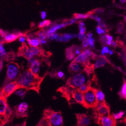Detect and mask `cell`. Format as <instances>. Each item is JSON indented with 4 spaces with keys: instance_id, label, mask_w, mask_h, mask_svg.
I'll list each match as a JSON object with an SVG mask.
<instances>
[{
    "instance_id": "cell-1",
    "label": "cell",
    "mask_w": 126,
    "mask_h": 126,
    "mask_svg": "<svg viewBox=\"0 0 126 126\" xmlns=\"http://www.w3.org/2000/svg\"><path fill=\"white\" fill-rule=\"evenodd\" d=\"M43 80V78L33 73L29 69L22 72L19 75L16 81L21 88L39 92L40 85Z\"/></svg>"
},
{
    "instance_id": "cell-2",
    "label": "cell",
    "mask_w": 126,
    "mask_h": 126,
    "mask_svg": "<svg viewBox=\"0 0 126 126\" xmlns=\"http://www.w3.org/2000/svg\"><path fill=\"white\" fill-rule=\"evenodd\" d=\"M40 124L41 125L61 126L63 124V118L61 112L46 110L44 112L43 118Z\"/></svg>"
},
{
    "instance_id": "cell-3",
    "label": "cell",
    "mask_w": 126,
    "mask_h": 126,
    "mask_svg": "<svg viewBox=\"0 0 126 126\" xmlns=\"http://www.w3.org/2000/svg\"><path fill=\"white\" fill-rule=\"evenodd\" d=\"M18 55L30 59L35 56H48V54L47 53H46L44 50L40 48L33 46L28 47L26 44L24 43L19 49Z\"/></svg>"
},
{
    "instance_id": "cell-4",
    "label": "cell",
    "mask_w": 126,
    "mask_h": 126,
    "mask_svg": "<svg viewBox=\"0 0 126 126\" xmlns=\"http://www.w3.org/2000/svg\"><path fill=\"white\" fill-rule=\"evenodd\" d=\"M87 75L86 71L78 73L73 75L67 81V85L72 88H78L81 85L86 83L87 81Z\"/></svg>"
},
{
    "instance_id": "cell-5",
    "label": "cell",
    "mask_w": 126,
    "mask_h": 126,
    "mask_svg": "<svg viewBox=\"0 0 126 126\" xmlns=\"http://www.w3.org/2000/svg\"><path fill=\"white\" fill-rule=\"evenodd\" d=\"M95 90V89L91 87L83 93V106L84 107L86 108H95L97 106L98 102L96 97Z\"/></svg>"
},
{
    "instance_id": "cell-6",
    "label": "cell",
    "mask_w": 126,
    "mask_h": 126,
    "mask_svg": "<svg viewBox=\"0 0 126 126\" xmlns=\"http://www.w3.org/2000/svg\"><path fill=\"white\" fill-rule=\"evenodd\" d=\"M19 74V66L15 62H11L7 65V80L13 81L17 79Z\"/></svg>"
},
{
    "instance_id": "cell-7",
    "label": "cell",
    "mask_w": 126,
    "mask_h": 126,
    "mask_svg": "<svg viewBox=\"0 0 126 126\" xmlns=\"http://www.w3.org/2000/svg\"><path fill=\"white\" fill-rule=\"evenodd\" d=\"M19 88H20V87L16 81L8 82L2 89L1 91V96L7 98L11 94L15 92Z\"/></svg>"
},
{
    "instance_id": "cell-8",
    "label": "cell",
    "mask_w": 126,
    "mask_h": 126,
    "mask_svg": "<svg viewBox=\"0 0 126 126\" xmlns=\"http://www.w3.org/2000/svg\"><path fill=\"white\" fill-rule=\"evenodd\" d=\"M95 109V115L97 117V120L100 117L110 115V108L105 102L98 103Z\"/></svg>"
},
{
    "instance_id": "cell-9",
    "label": "cell",
    "mask_w": 126,
    "mask_h": 126,
    "mask_svg": "<svg viewBox=\"0 0 126 126\" xmlns=\"http://www.w3.org/2000/svg\"><path fill=\"white\" fill-rule=\"evenodd\" d=\"M97 122L99 125L104 126H114L116 125V119L113 116L110 115L99 117Z\"/></svg>"
},
{
    "instance_id": "cell-10",
    "label": "cell",
    "mask_w": 126,
    "mask_h": 126,
    "mask_svg": "<svg viewBox=\"0 0 126 126\" xmlns=\"http://www.w3.org/2000/svg\"><path fill=\"white\" fill-rule=\"evenodd\" d=\"M78 62L72 61L71 63L69 66V70L72 73H78L84 70V67L83 65Z\"/></svg>"
},
{
    "instance_id": "cell-11",
    "label": "cell",
    "mask_w": 126,
    "mask_h": 126,
    "mask_svg": "<svg viewBox=\"0 0 126 126\" xmlns=\"http://www.w3.org/2000/svg\"><path fill=\"white\" fill-rule=\"evenodd\" d=\"M71 94L73 98L75 100V102L83 106L84 96L83 93L78 90L77 91H73L71 93Z\"/></svg>"
},
{
    "instance_id": "cell-12",
    "label": "cell",
    "mask_w": 126,
    "mask_h": 126,
    "mask_svg": "<svg viewBox=\"0 0 126 126\" xmlns=\"http://www.w3.org/2000/svg\"><path fill=\"white\" fill-rule=\"evenodd\" d=\"M28 105L26 103H21L17 108L16 114L19 116H21L22 117H24V115H26V111L28 110Z\"/></svg>"
},
{
    "instance_id": "cell-13",
    "label": "cell",
    "mask_w": 126,
    "mask_h": 126,
    "mask_svg": "<svg viewBox=\"0 0 126 126\" xmlns=\"http://www.w3.org/2000/svg\"><path fill=\"white\" fill-rule=\"evenodd\" d=\"M77 117L79 126H86L90 124V120L86 115L77 114Z\"/></svg>"
},
{
    "instance_id": "cell-14",
    "label": "cell",
    "mask_w": 126,
    "mask_h": 126,
    "mask_svg": "<svg viewBox=\"0 0 126 126\" xmlns=\"http://www.w3.org/2000/svg\"><path fill=\"white\" fill-rule=\"evenodd\" d=\"M25 36L23 33H12V34H8L4 37V41L6 42L10 43L16 40L18 38L22 36Z\"/></svg>"
},
{
    "instance_id": "cell-15",
    "label": "cell",
    "mask_w": 126,
    "mask_h": 126,
    "mask_svg": "<svg viewBox=\"0 0 126 126\" xmlns=\"http://www.w3.org/2000/svg\"><path fill=\"white\" fill-rule=\"evenodd\" d=\"M41 62L38 60L35 59L34 61H33L32 63L31 64L30 67L29 69L34 74H38V73L39 72L40 68V65H41Z\"/></svg>"
},
{
    "instance_id": "cell-16",
    "label": "cell",
    "mask_w": 126,
    "mask_h": 126,
    "mask_svg": "<svg viewBox=\"0 0 126 126\" xmlns=\"http://www.w3.org/2000/svg\"><path fill=\"white\" fill-rule=\"evenodd\" d=\"M75 46H72L66 49L65 55L66 59L68 60H71L75 58L76 54L75 53Z\"/></svg>"
},
{
    "instance_id": "cell-17",
    "label": "cell",
    "mask_w": 126,
    "mask_h": 126,
    "mask_svg": "<svg viewBox=\"0 0 126 126\" xmlns=\"http://www.w3.org/2000/svg\"><path fill=\"white\" fill-rule=\"evenodd\" d=\"M107 62V59L103 56H99L96 58L95 63L94 64V68H97L103 67L105 65L106 63Z\"/></svg>"
},
{
    "instance_id": "cell-18",
    "label": "cell",
    "mask_w": 126,
    "mask_h": 126,
    "mask_svg": "<svg viewBox=\"0 0 126 126\" xmlns=\"http://www.w3.org/2000/svg\"><path fill=\"white\" fill-rule=\"evenodd\" d=\"M68 25V24L67 23V22H65L63 23L60 24H57L54 25V26H52V27L50 28L48 31H47V33L48 34H53L56 31H57L59 29H60L62 28L65 27L66 26Z\"/></svg>"
},
{
    "instance_id": "cell-19",
    "label": "cell",
    "mask_w": 126,
    "mask_h": 126,
    "mask_svg": "<svg viewBox=\"0 0 126 126\" xmlns=\"http://www.w3.org/2000/svg\"><path fill=\"white\" fill-rule=\"evenodd\" d=\"M8 105L7 103L6 98L1 96V99H0V114H1V116H3L5 114Z\"/></svg>"
},
{
    "instance_id": "cell-20",
    "label": "cell",
    "mask_w": 126,
    "mask_h": 126,
    "mask_svg": "<svg viewBox=\"0 0 126 126\" xmlns=\"http://www.w3.org/2000/svg\"><path fill=\"white\" fill-rule=\"evenodd\" d=\"M95 94L98 103H103L105 101V94H104L100 91L95 89Z\"/></svg>"
},
{
    "instance_id": "cell-21",
    "label": "cell",
    "mask_w": 126,
    "mask_h": 126,
    "mask_svg": "<svg viewBox=\"0 0 126 126\" xmlns=\"http://www.w3.org/2000/svg\"><path fill=\"white\" fill-rule=\"evenodd\" d=\"M93 13V12H89L86 14H75L74 15V18L77 19H86L90 17V16Z\"/></svg>"
},
{
    "instance_id": "cell-22",
    "label": "cell",
    "mask_w": 126,
    "mask_h": 126,
    "mask_svg": "<svg viewBox=\"0 0 126 126\" xmlns=\"http://www.w3.org/2000/svg\"><path fill=\"white\" fill-rule=\"evenodd\" d=\"M26 90L24 88H19L17 90H16L15 92L16 95L20 96L21 98H24L26 94Z\"/></svg>"
},
{
    "instance_id": "cell-23",
    "label": "cell",
    "mask_w": 126,
    "mask_h": 126,
    "mask_svg": "<svg viewBox=\"0 0 126 126\" xmlns=\"http://www.w3.org/2000/svg\"><path fill=\"white\" fill-rule=\"evenodd\" d=\"M91 83L90 82H86L84 83L83 84L81 85L79 87L78 90L81 92L82 93H84L86 91H87L88 90L90 89L91 88Z\"/></svg>"
},
{
    "instance_id": "cell-24",
    "label": "cell",
    "mask_w": 126,
    "mask_h": 126,
    "mask_svg": "<svg viewBox=\"0 0 126 126\" xmlns=\"http://www.w3.org/2000/svg\"><path fill=\"white\" fill-rule=\"evenodd\" d=\"M77 34H64L62 35V42H66L70 40L73 37H76Z\"/></svg>"
},
{
    "instance_id": "cell-25",
    "label": "cell",
    "mask_w": 126,
    "mask_h": 126,
    "mask_svg": "<svg viewBox=\"0 0 126 126\" xmlns=\"http://www.w3.org/2000/svg\"><path fill=\"white\" fill-rule=\"evenodd\" d=\"M36 35L39 37L40 39H46L47 38V33L46 31H44V30H41L39 32H37Z\"/></svg>"
},
{
    "instance_id": "cell-26",
    "label": "cell",
    "mask_w": 126,
    "mask_h": 126,
    "mask_svg": "<svg viewBox=\"0 0 126 126\" xmlns=\"http://www.w3.org/2000/svg\"><path fill=\"white\" fill-rule=\"evenodd\" d=\"M30 46H33V47H38L39 45V44L40 43V40L38 38H33L31 39L30 38Z\"/></svg>"
},
{
    "instance_id": "cell-27",
    "label": "cell",
    "mask_w": 126,
    "mask_h": 126,
    "mask_svg": "<svg viewBox=\"0 0 126 126\" xmlns=\"http://www.w3.org/2000/svg\"><path fill=\"white\" fill-rule=\"evenodd\" d=\"M120 95L123 98L126 99V81H124L123 87L122 88L121 92L120 93Z\"/></svg>"
},
{
    "instance_id": "cell-28",
    "label": "cell",
    "mask_w": 126,
    "mask_h": 126,
    "mask_svg": "<svg viewBox=\"0 0 126 126\" xmlns=\"http://www.w3.org/2000/svg\"><path fill=\"white\" fill-rule=\"evenodd\" d=\"M51 24V22L49 20H44L43 22H40L38 26L39 28H43L45 27H48Z\"/></svg>"
},
{
    "instance_id": "cell-29",
    "label": "cell",
    "mask_w": 126,
    "mask_h": 126,
    "mask_svg": "<svg viewBox=\"0 0 126 126\" xmlns=\"http://www.w3.org/2000/svg\"><path fill=\"white\" fill-rule=\"evenodd\" d=\"M124 111H120L118 113H117V114H113V117H114V118L116 120H118V119H121L123 117V116H124Z\"/></svg>"
},
{
    "instance_id": "cell-30",
    "label": "cell",
    "mask_w": 126,
    "mask_h": 126,
    "mask_svg": "<svg viewBox=\"0 0 126 126\" xmlns=\"http://www.w3.org/2000/svg\"><path fill=\"white\" fill-rule=\"evenodd\" d=\"M7 54V53L6 52V50L3 46L2 43H1L0 44V56L1 57L5 56Z\"/></svg>"
},
{
    "instance_id": "cell-31",
    "label": "cell",
    "mask_w": 126,
    "mask_h": 126,
    "mask_svg": "<svg viewBox=\"0 0 126 126\" xmlns=\"http://www.w3.org/2000/svg\"><path fill=\"white\" fill-rule=\"evenodd\" d=\"M107 38L106 36V35H103L100 37V41L102 43H103L104 45L107 44Z\"/></svg>"
},
{
    "instance_id": "cell-32",
    "label": "cell",
    "mask_w": 126,
    "mask_h": 126,
    "mask_svg": "<svg viewBox=\"0 0 126 126\" xmlns=\"http://www.w3.org/2000/svg\"><path fill=\"white\" fill-rule=\"evenodd\" d=\"M96 31H97V33L99 35L104 34L106 32V31L105 30L103 29L101 27L99 26V25L96 28Z\"/></svg>"
},
{
    "instance_id": "cell-33",
    "label": "cell",
    "mask_w": 126,
    "mask_h": 126,
    "mask_svg": "<svg viewBox=\"0 0 126 126\" xmlns=\"http://www.w3.org/2000/svg\"><path fill=\"white\" fill-rule=\"evenodd\" d=\"M88 41H89V44L91 45V46L92 48H94V38H89L88 39Z\"/></svg>"
},
{
    "instance_id": "cell-34",
    "label": "cell",
    "mask_w": 126,
    "mask_h": 126,
    "mask_svg": "<svg viewBox=\"0 0 126 126\" xmlns=\"http://www.w3.org/2000/svg\"><path fill=\"white\" fill-rule=\"evenodd\" d=\"M79 28L80 30V34L84 35L85 34V32L86 31V29L85 28V26H80V25H79Z\"/></svg>"
},
{
    "instance_id": "cell-35",
    "label": "cell",
    "mask_w": 126,
    "mask_h": 126,
    "mask_svg": "<svg viewBox=\"0 0 126 126\" xmlns=\"http://www.w3.org/2000/svg\"><path fill=\"white\" fill-rule=\"evenodd\" d=\"M110 52V50L108 47H104L102 50V54L103 55H105L106 53H108Z\"/></svg>"
},
{
    "instance_id": "cell-36",
    "label": "cell",
    "mask_w": 126,
    "mask_h": 126,
    "mask_svg": "<svg viewBox=\"0 0 126 126\" xmlns=\"http://www.w3.org/2000/svg\"><path fill=\"white\" fill-rule=\"evenodd\" d=\"M89 41H88L87 39L86 38L85 39H84L83 40V42H82V46H83V47H87L88 46H89Z\"/></svg>"
},
{
    "instance_id": "cell-37",
    "label": "cell",
    "mask_w": 126,
    "mask_h": 126,
    "mask_svg": "<svg viewBox=\"0 0 126 126\" xmlns=\"http://www.w3.org/2000/svg\"><path fill=\"white\" fill-rule=\"evenodd\" d=\"M86 38V36L85 35V34L82 35V34H79V39L80 40L83 41L84 39Z\"/></svg>"
},
{
    "instance_id": "cell-38",
    "label": "cell",
    "mask_w": 126,
    "mask_h": 126,
    "mask_svg": "<svg viewBox=\"0 0 126 126\" xmlns=\"http://www.w3.org/2000/svg\"><path fill=\"white\" fill-rule=\"evenodd\" d=\"M46 15H47V14H46V12H45V11H42L41 12V17L42 18V19H45V18L46 17Z\"/></svg>"
},
{
    "instance_id": "cell-39",
    "label": "cell",
    "mask_w": 126,
    "mask_h": 126,
    "mask_svg": "<svg viewBox=\"0 0 126 126\" xmlns=\"http://www.w3.org/2000/svg\"><path fill=\"white\" fill-rule=\"evenodd\" d=\"M57 75L59 78H62L64 76V73L62 71H59L57 73Z\"/></svg>"
},
{
    "instance_id": "cell-40",
    "label": "cell",
    "mask_w": 126,
    "mask_h": 126,
    "mask_svg": "<svg viewBox=\"0 0 126 126\" xmlns=\"http://www.w3.org/2000/svg\"><path fill=\"white\" fill-rule=\"evenodd\" d=\"M94 12L97 13H102L104 12V9H101V8L97 9Z\"/></svg>"
},
{
    "instance_id": "cell-41",
    "label": "cell",
    "mask_w": 126,
    "mask_h": 126,
    "mask_svg": "<svg viewBox=\"0 0 126 126\" xmlns=\"http://www.w3.org/2000/svg\"><path fill=\"white\" fill-rule=\"evenodd\" d=\"M19 41L20 42H22V43H23L25 42V38L24 36H22L19 37Z\"/></svg>"
},
{
    "instance_id": "cell-42",
    "label": "cell",
    "mask_w": 126,
    "mask_h": 126,
    "mask_svg": "<svg viewBox=\"0 0 126 126\" xmlns=\"http://www.w3.org/2000/svg\"><path fill=\"white\" fill-rule=\"evenodd\" d=\"M7 34H8V33L7 32L3 31L2 29L1 30V35L2 37H5Z\"/></svg>"
},
{
    "instance_id": "cell-43",
    "label": "cell",
    "mask_w": 126,
    "mask_h": 126,
    "mask_svg": "<svg viewBox=\"0 0 126 126\" xmlns=\"http://www.w3.org/2000/svg\"><path fill=\"white\" fill-rule=\"evenodd\" d=\"M94 19L96 21V22H98V23H99V22H101V18H100V17H97V16H95L94 17Z\"/></svg>"
},
{
    "instance_id": "cell-44",
    "label": "cell",
    "mask_w": 126,
    "mask_h": 126,
    "mask_svg": "<svg viewBox=\"0 0 126 126\" xmlns=\"http://www.w3.org/2000/svg\"><path fill=\"white\" fill-rule=\"evenodd\" d=\"M40 43H41V44H44L46 43V41L44 39H40Z\"/></svg>"
},
{
    "instance_id": "cell-45",
    "label": "cell",
    "mask_w": 126,
    "mask_h": 126,
    "mask_svg": "<svg viewBox=\"0 0 126 126\" xmlns=\"http://www.w3.org/2000/svg\"><path fill=\"white\" fill-rule=\"evenodd\" d=\"M111 45H112L113 47H116V46H117V43H116V42H115V41H112Z\"/></svg>"
},
{
    "instance_id": "cell-46",
    "label": "cell",
    "mask_w": 126,
    "mask_h": 126,
    "mask_svg": "<svg viewBox=\"0 0 126 126\" xmlns=\"http://www.w3.org/2000/svg\"><path fill=\"white\" fill-rule=\"evenodd\" d=\"M87 36L88 38H91L93 36V34L92 33H89L87 34Z\"/></svg>"
},
{
    "instance_id": "cell-47",
    "label": "cell",
    "mask_w": 126,
    "mask_h": 126,
    "mask_svg": "<svg viewBox=\"0 0 126 126\" xmlns=\"http://www.w3.org/2000/svg\"><path fill=\"white\" fill-rule=\"evenodd\" d=\"M79 25H80V26H85V24H84V22H83L82 21H80V22H79Z\"/></svg>"
},
{
    "instance_id": "cell-48",
    "label": "cell",
    "mask_w": 126,
    "mask_h": 126,
    "mask_svg": "<svg viewBox=\"0 0 126 126\" xmlns=\"http://www.w3.org/2000/svg\"><path fill=\"white\" fill-rule=\"evenodd\" d=\"M3 61L2 59H1V65H0V66H1V71L2 70V67H3Z\"/></svg>"
},
{
    "instance_id": "cell-49",
    "label": "cell",
    "mask_w": 126,
    "mask_h": 126,
    "mask_svg": "<svg viewBox=\"0 0 126 126\" xmlns=\"http://www.w3.org/2000/svg\"><path fill=\"white\" fill-rule=\"evenodd\" d=\"M120 2L121 3H126V0H120Z\"/></svg>"
},
{
    "instance_id": "cell-50",
    "label": "cell",
    "mask_w": 126,
    "mask_h": 126,
    "mask_svg": "<svg viewBox=\"0 0 126 126\" xmlns=\"http://www.w3.org/2000/svg\"><path fill=\"white\" fill-rule=\"evenodd\" d=\"M110 55H112L113 53H114V52H113L112 50H110Z\"/></svg>"
},
{
    "instance_id": "cell-51",
    "label": "cell",
    "mask_w": 126,
    "mask_h": 126,
    "mask_svg": "<svg viewBox=\"0 0 126 126\" xmlns=\"http://www.w3.org/2000/svg\"><path fill=\"white\" fill-rule=\"evenodd\" d=\"M124 21H125V22H126V16H125L124 17Z\"/></svg>"
}]
</instances>
